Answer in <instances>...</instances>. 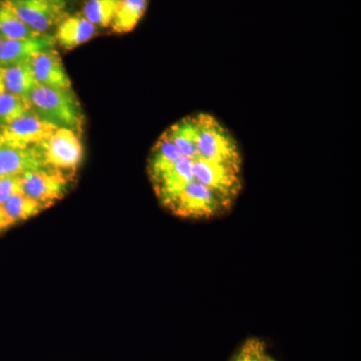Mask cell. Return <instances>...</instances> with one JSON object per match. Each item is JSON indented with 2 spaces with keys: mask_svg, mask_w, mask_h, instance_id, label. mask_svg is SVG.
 <instances>
[{
  "mask_svg": "<svg viewBox=\"0 0 361 361\" xmlns=\"http://www.w3.org/2000/svg\"><path fill=\"white\" fill-rule=\"evenodd\" d=\"M193 172L195 180L231 202L241 191V169L207 161L198 153L193 159Z\"/></svg>",
  "mask_w": 361,
  "mask_h": 361,
  "instance_id": "obj_6",
  "label": "cell"
},
{
  "mask_svg": "<svg viewBox=\"0 0 361 361\" xmlns=\"http://www.w3.org/2000/svg\"><path fill=\"white\" fill-rule=\"evenodd\" d=\"M6 92L28 102V97L37 85L30 61L1 68Z\"/></svg>",
  "mask_w": 361,
  "mask_h": 361,
  "instance_id": "obj_14",
  "label": "cell"
},
{
  "mask_svg": "<svg viewBox=\"0 0 361 361\" xmlns=\"http://www.w3.org/2000/svg\"><path fill=\"white\" fill-rule=\"evenodd\" d=\"M4 37H1V35H0V45H1L2 42H4Z\"/></svg>",
  "mask_w": 361,
  "mask_h": 361,
  "instance_id": "obj_27",
  "label": "cell"
},
{
  "mask_svg": "<svg viewBox=\"0 0 361 361\" xmlns=\"http://www.w3.org/2000/svg\"><path fill=\"white\" fill-rule=\"evenodd\" d=\"M54 35L49 33L20 39H4L0 45V68L30 61L39 52L54 49Z\"/></svg>",
  "mask_w": 361,
  "mask_h": 361,
  "instance_id": "obj_9",
  "label": "cell"
},
{
  "mask_svg": "<svg viewBox=\"0 0 361 361\" xmlns=\"http://www.w3.org/2000/svg\"><path fill=\"white\" fill-rule=\"evenodd\" d=\"M196 116L197 148L199 155L213 163L242 168V156L236 140L212 115L199 113Z\"/></svg>",
  "mask_w": 361,
  "mask_h": 361,
  "instance_id": "obj_2",
  "label": "cell"
},
{
  "mask_svg": "<svg viewBox=\"0 0 361 361\" xmlns=\"http://www.w3.org/2000/svg\"><path fill=\"white\" fill-rule=\"evenodd\" d=\"M16 16L33 32L44 35L65 18V11L47 0H6Z\"/></svg>",
  "mask_w": 361,
  "mask_h": 361,
  "instance_id": "obj_8",
  "label": "cell"
},
{
  "mask_svg": "<svg viewBox=\"0 0 361 361\" xmlns=\"http://www.w3.org/2000/svg\"><path fill=\"white\" fill-rule=\"evenodd\" d=\"M30 63L37 84L58 89H71V78L56 49L35 54Z\"/></svg>",
  "mask_w": 361,
  "mask_h": 361,
  "instance_id": "obj_10",
  "label": "cell"
},
{
  "mask_svg": "<svg viewBox=\"0 0 361 361\" xmlns=\"http://www.w3.org/2000/svg\"><path fill=\"white\" fill-rule=\"evenodd\" d=\"M258 361H276L274 360V358L271 357L269 355H267V353H265L264 355L261 356L260 358H259Z\"/></svg>",
  "mask_w": 361,
  "mask_h": 361,
  "instance_id": "obj_26",
  "label": "cell"
},
{
  "mask_svg": "<svg viewBox=\"0 0 361 361\" xmlns=\"http://www.w3.org/2000/svg\"><path fill=\"white\" fill-rule=\"evenodd\" d=\"M45 167L37 146L18 148L0 144V177L20 176Z\"/></svg>",
  "mask_w": 361,
  "mask_h": 361,
  "instance_id": "obj_11",
  "label": "cell"
},
{
  "mask_svg": "<svg viewBox=\"0 0 361 361\" xmlns=\"http://www.w3.org/2000/svg\"><path fill=\"white\" fill-rule=\"evenodd\" d=\"M2 206L13 225L30 219L45 209V207L39 202L33 200L23 193L14 195Z\"/></svg>",
  "mask_w": 361,
  "mask_h": 361,
  "instance_id": "obj_18",
  "label": "cell"
},
{
  "mask_svg": "<svg viewBox=\"0 0 361 361\" xmlns=\"http://www.w3.org/2000/svg\"><path fill=\"white\" fill-rule=\"evenodd\" d=\"M231 203L210 188L193 180L166 207L180 217L209 218L219 215Z\"/></svg>",
  "mask_w": 361,
  "mask_h": 361,
  "instance_id": "obj_3",
  "label": "cell"
},
{
  "mask_svg": "<svg viewBox=\"0 0 361 361\" xmlns=\"http://www.w3.org/2000/svg\"><path fill=\"white\" fill-rule=\"evenodd\" d=\"M28 103L39 118L56 128L73 130L78 135L84 127L82 106L73 89H58L37 84L33 87Z\"/></svg>",
  "mask_w": 361,
  "mask_h": 361,
  "instance_id": "obj_1",
  "label": "cell"
},
{
  "mask_svg": "<svg viewBox=\"0 0 361 361\" xmlns=\"http://www.w3.org/2000/svg\"><path fill=\"white\" fill-rule=\"evenodd\" d=\"M195 180L193 159L180 156L166 174L153 182L157 196L167 206L178 194Z\"/></svg>",
  "mask_w": 361,
  "mask_h": 361,
  "instance_id": "obj_12",
  "label": "cell"
},
{
  "mask_svg": "<svg viewBox=\"0 0 361 361\" xmlns=\"http://www.w3.org/2000/svg\"><path fill=\"white\" fill-rule=\"evenodd\" d=\"M6 92V87H4V78H2L1 68H0V94Z\"/></svg>",
  "mask_w": 361,
  "mask_h": 361,
  "instance_id": "obj_25",
  "label": "cell"
},
{
  "mask_svg": "<svg viewBox=\"0 0 361 361\" xmlns=\"http://www.w3.org/2000/svg\"><path fill=\"white\" fill-rule=\"evenodd\" d=\"M180 157V154L175 145L164 133L159 137L149 156L148 169L152 182H155L166 174L175 165L176 161L179 160Z\"/></svg>",
  "mask_w": 361,
  "mask_h": 361,
  "instance_id": "obj_15",
  "label": "cell"
},
{
  "mask_svg": "<svg viewBox=\"0 0 361 361\" xmlns=\"http://www.w3.org/2000/svg\"><path fill=\"white\" fill-rule=\"evenodd\" d=\"M32 111L25 99L4 92L0 94V128L14 122Z\"/></svg>",
  "mask_w": 361,
  "mask_h": 361,
  "instance_id": "obj_20",
  "label": "cell"
},
{
  "mask_svg": "<svg viewBox=\"0 0 361 361\" xmlns=\"http://www.w3.org/2000/svg\"><path fill=\"white\" fill-rule=\"evenodd\" d=\"M37 147L45 167L63 173L77 170L84 156L80 135L66 128H58Z\"/></svg>",
  "mask_w": 361,
  "mask_h": 361,
  "instance_id": "obj_4",
  "label": "cell"
},
{
  "mask_svg": "<svg viewBox=\"0 0 361 361\" xmlns=\"http://www.w3.org/2000/svg\"><path fill=\"white\" fill-rule=\"evenodd\" d=\"M56 129V126L30 111L14 122L0 128V144L30 148L44 142Z\"/></svg>",
  "mask_w": 361,
  "mask_h": 361,
  "instance_id": "obj_7",
  "label": "cell"
},
{
  "mask_svg": "<svg viewBox=\"0 0 361 361\" xmlns=\"http://www.w3.org/2000/svg\"><path fill=\"white\" fill-rule=\"evenodd\" d=\"M39 35L21 21L6 0H0V35L4 39H27Z\"/></svg>",
  "mask_w": 361,
  "mask_h": 361,
  "instance_id": "obj_17",
  "label": "cell"
},
{
  "mask_svg": "<svg viewBox=\"0 0 361 361\" xmlns=\"http://www.w3.org/2000/svg\"><path fill=\"white\" fill-rule=\"evenodd\" d=\"M147 0H121L111 27L116 33L132 32L146 13Z\"/></svg>",
  "mask_w": 361,
  "mask_h": 361,
  "instance_id": "obj_16",
  "label": "cell"
},
{
  "mask_svg": "<svg viewBox=\"0 0 361 361\" xmlns=\"http://www.w3.org/2000/svg\"><path fill=\"white\" fill-rule=\"evenodd\" d=\"M265 353L264 342L257 338L248 339L237 351L232 361H258Z\"/></svg>",
  "mask_w": 361,
  "mask_h": 361,
  "instance_id": "obj_21",
  "label": "cell"
},
{
  "mask_svg": "<svg viewBox=\"0 0 361 361\" xmlns=\"http://www.w3.org/2000/svg\"><path fill=\"white\" fill-rule=\"evenodd\" d=\"M121 0H87L82 16L97 27H109L115 18Z\"/></svg>",
  "mask_w": 361,
  "mask_h": 361,
  "instance_id": "obj_19",
  "label": "cell"
},
{
  "mask_svg": "<svg viewBox=\"0 0 361 361\" xmlns=\"http://www.w3.org/2000/svg\"><path fill=\"white\" fill-rule=\"evenodd\" d=\"M23 193L20 176L0 177V204L4 203L14 195Z\"/></svg>",
  "mask_w": 361,
  "mask_h": 361,
  "instance_id": "obj_22",
  "label": "cell"
},
{
  "mask_svg": "<svg viewBox=\"0 0 361 361\" xmlns=\"http://www.w3.org/2000/svg\"><path fill=\"white\" fill-rule=\"evenodd\" d=\"M47 1L51 2V4H54V6L58 7V8L61 9V11H65L66 6H68L70 0H47Z\"/></svg>",
  "mask_w": 361,
  "mask_h": 361,
  "instance_id": "obj_24",
  "label": "cell"
},
{
  "mask_svg": "<svg viewBox=\"0 0 361 361\" xmlns=\"http://www.w3.org/2000/svg\"><path fill=\"white\" fill-rule=\"evenodd\" d=\"M23 193L49 208L65 196L70 180L66 173L51 168L28 171L20 175Z\"/></svg>",
  "mask_w": 361,
  "mask_h": 361,
  "instance_id": "obj_5",
  "label": "cell"
},
{
  "mask_svg": "<svg viewBox=\"0 0 361 361\" xmlns=\"http://www.w3.org/2000/svg\"><path fill=\"white\" fill-rule=\"evenodd\" d=\"M97 27L82 16H65L54 35L56 42L66 51L85 44L97 35Z\"/></svg>",
  "mask_w": 361,
  "mask_h": 361,
  "instance_id": "obj_13",
  "label": "cell"
},
{
  "mask_svg": "<svg viewBox=\"0 0 361 361\" xmlns=\"http://www.w3.org/2000/svg\"><path fill=\"white\" fill-rule=\"evenodd\" d=\"M11 220L7 217L6 211H4V206L0 204V232L6 230L9 226H11Z\"/></svg>",
  "mask_w": 361,
  "mask_h": 361,
  "instance_id": "obj_23",
  "label": "cell"
}]
</instances>
